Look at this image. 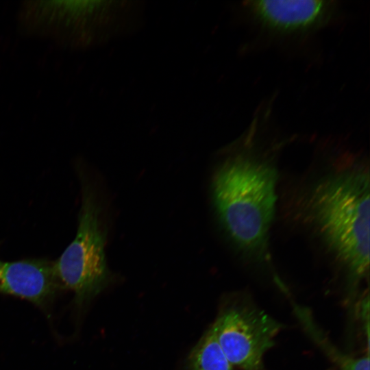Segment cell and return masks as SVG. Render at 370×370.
I'll return each instance as SVG.
<instances>
[{"label": "cell", "instance_id": "3", "mask_svg": "<svg viewBox=\"0 0 370 370\" xmlns=\"http://www.w3.org/2000/svg\"><path fill=\"white\" fill-rule=\"evenodd\" d=\"M82 182V204L75 237L53 262L61 287L72 291L78 303L101 291L109 275L101 208L92 188L84 180Z\"/></svg>", "mask_w": 370, "mask_h": 370}, {"label": "cell", "instance_id": "4", "mask_svg": "<svg viewBox=\"0 0 370 370\" xmlns=\"http://www.w3.org/2000/svg\"><path fill=\"white\" fill-rule=\"evenodd\" d=\"M226 358L243 370H260L264 354L282 325L267 314L247 307L232 308L212 325Z\"/></svg>", "mask_w": 370, "mask_h": 370}, {"label": "cell", "instance_id": "2", "mask_svg": "<svg viewBox=\"0 0 370 370\" xmlns=\"http://www.w3.org/2000/svg\"><path fill=\"white\" fill-rule=\"evenodd\" d=\"M245 145L218 168L212 191L219 219L244 255L267 258L277 201L278 170L272 160Z\"/></svg>", "mask_w": 370, "mask_h": 370}, {"label": "cell", "instance_id": "5", "mask_svg": "<svg viewBox=\"0 0 370 370\" xmlns=\"http://www.w3.org/2000/svg\"><path fill=\"white\" fill-rule=\"evenodd\" d=\"M250 15L265 28L281 34L301 33L327 24L337 5L334 1L258 0L244 2Z\"/></svg>", "mask_w": 370, "mask_h": 370}, {"label": "cell", "instance_id": "1", "mask_svg": "<svg viewBox=\"0 0 370 370\" xmlns=\"http://www.w3.org/2000/svg\"><path fill=\"white\" fill-rule=\"evenodd\" d=\"M346 160L310 188L304 214L327 250L359 278L369 267V173L363 163Z\"/></svg>", "mask_w": 370, "mask_h": 370}, {"label": "cell", "instance_id": "6", "mask_svg": "<svg viewBox=\"0 0 370 370\" xmlns=\"http://www.w3.org/2000/svg\"><path fill=\"white\" fill-rule=\"evenodd\" d=\"M61 287L54 263L46 259L0 260V293L43 306Z\"/></svg>", "mask_w": 370, "mask_h": 370}, {"label": "cell", "instance_id": "7", "mask_svg": "<svg viewBox=\"0 0 370 370\" xmlns=\"http://www.w3.org/2000/svg\"><path fill=\"white\" fill-rule=\"evenodd\" d=\"M190 370H232L212 327L193 349L190 357Z\"/></svg>", "mask_w": 370, "mask_h": 370}]
</instances>
